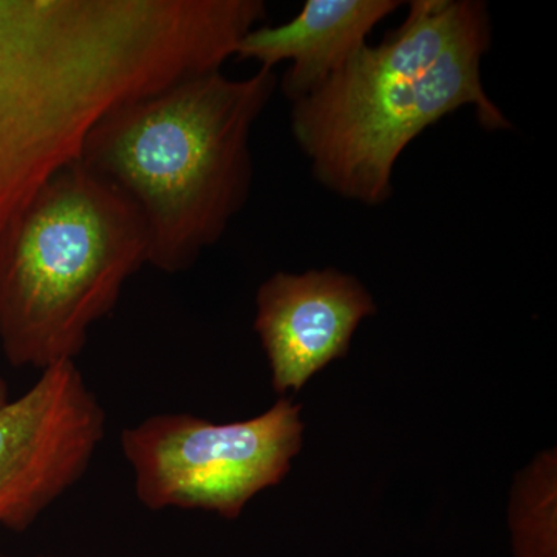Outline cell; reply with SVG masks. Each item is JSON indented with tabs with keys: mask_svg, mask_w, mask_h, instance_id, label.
<instances>
[{
	"mask_svg": "<svg viewBox=\"0 0 557 557\" xmlns=\"http://www.w3.org/2000/svg\"><path fill=\"white\" fill-rule=\"evenodd\" d=\"M214 61L197 0H0V230L106 113Z\"/></svg>",
	"mask_w": 557,
	"mask_h": 557,
	"instance_id": "1",
	"label": "cell"
},
{
	"mask_svg": "<svg viewBox=\"0 0 557 557\" xmlns=\"http://www.w3.org/2000/svg\"><path fill=\"white\" fill-rule=\"evenodd\" d=\"M493 42L480 0H412L379 46L361 50L324 84L292 102V134L314 178L343 199L381 207L395 164L428 127L461 108L486 131L509 123L487 97L482 61Z\"/></svg>",
	"mask_w": 557,
	"mask_h": 557,
	"instance_id": "2",
	"label": "cell"
},
{
	"mask_svg": "<svg viewBox=\"0 0 557 557\" xmlns=\"http://www.w3.org/2000/svg\"><path fill=\"white\" fill-rule=\"evenodd\" d=\"M277 86L271 69L245 79L212 70L124 102L91 127L78 161L137 208L153 269H193L247 205L252 127Z\"/></svg>",
	"mask_w": 557,
	"mask_h": 557,
	"instance_id": "3",
	"label": "cell"
},
{
	"mask_svg": "<svg viewBox=\"0 0 557 557\" xmlns=\"http://www.w3.org/2000/svg\"><path fill=\"white\" fill-rule=\"evenodd\" d=\"M148 263V231L115 186L78 160L0 230V347L13 368L75 361L91 325Z\"/></svg>",
	"mask_w": 557,
	"mask_h": 557,
	"instance_id": "4",
	"label": "cell"
},
{
	"mask_svg": "<svg viewBox=\"0 0 557 557\" xmlns=\"http://www.w3.org/2000/svg\"><path fill=\"white\" fill-rule=\"evenodd\" d=\"M300 408L281 398L262 416L218 424L160 413L124 429L121 449L143 507L205 509L239 518L245 505L287 475L302 446Z\"/></svg>",
	"mask_w": 557,
	"mask_h": 557,
	"instance_id": "5",
	"label": "cell"
},
{
	"mask_svg": "<svg viewBox=\"0 0 557 557\" xmlns=\"http://www.w3.org/2000/svg\"><path fill=\"white\" fill-rule=\"evenodd\" d=\"M106 412L75 361L58 362L0 408V530L25 531L90 467Z\"/></svg>",
	"mask_w": 557,
	"mask_h": 557,
	"instance_id": "6",
	"label": "cell"
},
{
	"mask_svg": "<svg viewBox=\"0 0 557 557\" xmlns=\"http://www.w3.org/2000/svg\"><path fill=\"white\" fill-rule=\"evenodd\" d=\"M255 330L278 394L298 392L329 362L346 357L362 319L376 313L364 285L335 269L276 273L260 285Z\"/></svg>",
	"mask_w": 557,
	"mask_h": 557,
	"instance_id": "7",
	"label": "cell"
},
{
	"mask_svg": "<svg viewBox=\"0 0 557 557\" xmlns=\"http://www.w3.org/2000/svg\"><path fill=\"white\" fill-rule=\"evenodd\" d=\"M401 5L399 0H307L287 24L248 32L234 57L271 70L292 62L281 90L295 102L339 72L368 44L373 28Z\"/></svg>",
	"mask_w": 557,
	"mask_h": 557,
	"instance_id": "8",
	"label": "cell"
},
{
	"mask_svg": "<svg viewBox=\"0 0 557 557\" xmlns=\"http://www.w3.org/2000/svg\"><path fill=\"white\" fill-rule=\"evenodd\" d=\"M10 403V392L9 386H7L5 380L0 376V408L9 405Z\"/></svg>",
	"mask_w": 557,
	"mask_h": 557,
	"instance_id": "9",
	"label": "cell"
},
{
	"mask_svg": "<svg viewBox=\"0 0 557 557\" xmlns=\"http://www.w3.org/2000/svg\"><path fill=\"white\" fill-rule=\"evenodd\" d=\"M40 557H50V556H40Z\"/></svg>",
	"mask_w": 557,
	"mask_h": 557,
	"instance_id": "10",
	"label": "cell"
}]
</instances>
